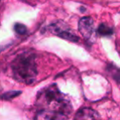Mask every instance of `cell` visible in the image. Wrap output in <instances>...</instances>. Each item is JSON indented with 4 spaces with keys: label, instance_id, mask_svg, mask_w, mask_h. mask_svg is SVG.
Listing matches in <instances>:
<instances>
[{
    "label": "cell",
    "instance_id": "1",
    "mask_svg": "<svg viewBox=\"0 0 120 120\" xmlns=\"http://www.w3.org/2000/svg\"><path fill=\"white\" fill-rule=\"evenodd\" d=\"M37 104L40 107L35 118L39 119L67 118L72 111L69 100L55 85L46 87L39 94Z\"/></svg>",
    "mask_w": 120,
    "mask_h": 120
},
{
    "label": "cell",
    "instance_id": "2",
    "mask_svg": "<svg viewBox=\"0 0 120 120\" xmlns=\"http://www.w3.org/2000/svg\"><path fill=\"white\" fill-rule=\"evenodd\" d=\"M15 78L19 82L30 84L37 76L35 55L32 53H22L14 59L12 65Z\"/></svg>",
    "mask_w": 120,
    "mask_h": 120
},
{
    "label": "cell",
    "instance_id": "3",
    "mask_svg": "<svg viewBox=\"0 0 120 120\" xmlns=\"http://www.w3.org/2000/svg\"><path fill=\"white\" fill-rule=\"evenodd\" d=\"M49 30L56 35L63 39H65V40H68L73 42H77L79 40V38L75 35V33L68 26H67L65 24L62 22L53 24L49 26Z\"/></svg>",
    "mask_w": 120,
    "mask_h": 120
},
{
    "label": "cell",
    "instance_id": "4",
    "mask_svg": "<svg viewBox=\"0 0 120 120\" xmlns=\"http://www.w3.org/2000/svg\"><path fill=\"white\" fill-rule=\"evenodd\" d=\"M79 31L85 39H89L94 31V22L89 17H82L78 23Z\"/></svg>",
    "mask_w": 120,
    "mask_h": 120
},
{
    "label": "cell",
    "instance_id": "5",
    "mask_svg": "<svg viewBox=\"0 0 120 120\" xmlns=\"http://www.w3.org/2000/svg\"><path fill=\"white\" fill-rule=\"evenodd\" d=\"M100 116L94 109L90 108L81 109L75 115L76 119H95L99 118Z\"/></svg>",
    "mask_w": 120,
    "mask_h": 120
},
{
    "label": "cell",
    "instance_id": "6",
    "mask_svg": "<svg viewBox=\"0 0 120 120\" xmlns=\"http://www.w3.org/2000/svg\"><path fill=\"white\" fill-rule=\"evenodd\" d=\"M98 33L102 36L111 35L113 34V29L109 27L105 24H101L98 28Z\"/></svg>",
    "mask_w": 120,
    "mask_h": 120
},
{
    "label": "cell",
    "instance_id": "7",
    "mask_svg": "<svg viewBox=\"0 0 120 120\" xmlns=\"http://www.w3.org/2000/svg\"><path fill=\"white\" fill-rule=\"evenodd\" d=\"M14 30L19 35H25L27 32L26 26L21 23H17L14 26Z\"/></svg>",
    "mask_w": 120,
    "mask_h": 120
},
{
    "label": "cell",
    "instance_id": "8",
    "mask_svg": "<svg viewBox=\"0 0 120 120\" xmlns=\"http://www.w3.org/2000/svg\"><path fill=\"white\" fill-rule=\"evenodd\" d=\"M20 94H21L20 91H9V92H7V93L4 94V95L2 96V98L4 99V100H11V99L19 95Z\"/></svg>",
    "mask_w": 120,
    "mask_h": 120
}]
</instances>
